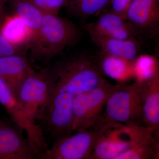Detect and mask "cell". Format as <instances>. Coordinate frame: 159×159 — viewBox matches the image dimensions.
Returning a JSON list of instances; mask_svg holds the SVG:
<instances>
[{
  "label": "cell",
  "instance_id": "20",
  "mask_svg": "<svg viewBox=\"0 0 159 159\" xmlns=\"http://www.w3.org/2000/svg\"><path fill=\"white\" fill-rule=\"evenodd\" d=\"M159 61L155 56L139 54L133 62L134 78L137 81L147 82L159 73Z\"/></svg>",
  "mask_w": 159,
  "mask_h": 159
},
{
  "label": "cell",
  "instance_id": "8",
  "mask_svg": "<svg viewBox=\"0 0 159 159\" xmlns=\"http://www.w3.org/2000/svg\"><path fill=\"white\" fill-rule=\"evenodd\" d=\"M96 125L75 132L53 143L41 157L43 159H89L99 136Z\"/></svg>",
  "mask_w": 159,
  "mask_h": 159
},
{
  "label": "cell",
  "instance_id": "17",
  "mask_svg": "<svg viewBox=\"0 0 159 159\" xmlns=\"http://www.w3.org/2000/svg\"><path fill=\"white\" fill-rule=\"evenodd\" d=\"M147 90L142 107L144 126L155 131L159 129V73L146 82Z\"/></svg>",
  "mask_w": 159,
  "mask_h": 159
},
{
  "label": "cell",
  "instance_id": "16",
  "mask_svg": "<svg viewBox=\"0 0 159 159\" xmlns=\"http://www.w3.org/2000/svg\"><path fill=\"white\" fill-rule=\"evenodd\" d=\"M0 32L12 44L29 48L33 37L31 29L13 14L7 15L0 22Z\"/></svg>",
  "mask_w": 159,
  "mask_h": 159
},
{
  "label": "cell",
  "instance_id": "22",
  "mask_svg": "<svg viewBox=\"0 0 159 159\" xmlns=\"http://www.w3.org/2000/svg\"><path fill=\"white\" fill-rule=\"evenodd\" d=\"M44 14L58 15L63 8H66L68 0H31Z\"/></svg>",
  "mask_w": 159,
  "mask_h": 159
},
{
  "label": "cell",
  "instance_id": "14",
  "mask_svg": "<svg viewBox=\"0 0 159 159\" xmlns=\"http://www.w3.org/2000/svg\"><path fill=\"white\" fill-rule=\"evenodd\" d=\"M32 68L25 54H16L0 58V77L16 97Z\"/></svg>",
  "mask_w": 159,
  "mask_h": 159
},
{
  "label": "cell",
  "instance_id": "23",
  "mask_svg": "<svg viewBox=\"0 0 159 159\" xmlns=\"http://www.w3.org/2000/svg\"><path fill=\"white\" fill-rule=\"evenodd\" d=\"M27 48L12 44L0 32V58L16 54H25V51Z\"/></svg>",
  "mask_w": 159,
  "mask_h": 159
},
{
  "label": "cell",
  "instance_id": "1",
  "mask_svg": "<svg viewBox=\"0 0 159 159\" xmlns=\"http://www.w3.org/2000/svg\"><path fill=\"white\" fill-rule=\"evenodd\" d=\"M51 69L55 87L74 97L93 89L104 79L98 56L86 51L61 57Z\"/></svg>",
  "mask_w": 159,
  "mask_h": 159
},
{
  "label": "cell",
  "instance_id": "24",
  "mask_svg": "<svg viewBox=\"0 0 159 159\" xmlns=\"http://www.w3.org/2000/svg\"><path fill=\"white\" fill-rule=\"evenodd\" d=\"M133 0H111L109 5V10L119 14L125 19V16L129 6Z\"/></svg>",
  "mask_w": 159,
  "mask_h": 159
},
{
  "label": "cell",
  "instance_id": "18",
  "mask_svg": "<svg viewBox=\"0 0 159 159\" xmlns=\"http://www.w3.org/2000/svg\"><path fill=\"white\" fill-rule=\"evenodd\" d=\"M97 56L104 76H107L119 83H124L131 77H134L133 62L100 52Z\"/></svg>",
  "mask_w": 159,
  "mask_h": 159
},
{
  "label": "cell",
  "instance_id": "10",
  "mask_svg": "<svg viewBox=\"0 0 159 159\" xmlns=\"http://www.w3.org/2000/svg\"><path fill=\"white\" fill-rule=\"evenodd\" d=\"M97 126L99 135L90 159H116L129 148L126 125L98 123Z\"/></svg>",
  "mask_w": 159,
  "mask_h": 159
},
{
  "label": "cell",
  "instance_id": "15",
  "mask_svg": "<svg viewBox=\"0 0 159 159\" xmlns=\"http://www.w3.org/2000/svg\"><path fill=\"white\" fill-rule=\"evenodd\" d=\"M90 39L100 53L121 57L132 62L139 55L141 50L142 42L134 38L119 39L94 37Z\"/></svg>",
  "mask_w": 159,
  "mask_h": 159
},
{
  "label": "cell",
  "instance_id": "4",
  "mask_svg": "<svg viewBox=\"0 0 159 159\" xmlns=\"http://www.w3.org/2000/svg\"><path fill=\"white\" fill-rule=\"evenodd\" d=\"M55 87L51 67L36 70L32 68L21 86L16 98L27 116L37 123L42 111Z\"/></svg>",
  "mask_w": 159,
  "mask_h": 159
},
{
  "label": "cell",
  "instance_id": "19",
  "mask_svg": "<svg viewBox=\"0 0 159 159\" xmlns=\"http://www.w3.org/2000/svg\"><path fill=\"white\" fill-rule=\"evenodd\" d=\"M12 14L17 16L33 32V37L38 31L44 13L31 0H9Z\"/></svg>",
  "mask_w": 159,
  "mask_h": 159
},
{
  "label": "cell",
  "instance_id": "2",
  "mask_svg": "<svg viewBox=\"0 0 159 159\" xmlns=\"http://www.w3.org/2000/svg\"><path fill=\"white\" fill-rule=\"evenodd\" d=\"M81 34L77 26L58 15L44 14L41 25L30 46V62H48L68 47L79 42Z\"/></svg>",
  "mask_w": 159,
  "mask_h": 159
},
{
  "label": "cell",
  "instance_id": "3",
  "mask_svg": "<svg viewBox=\"0 0 159 159\" xmlns=\"http://www.w3.org/2000/svg\"><path fill=\"white\" fill-rule=\"evenodd\" d=\"M146 90V82L135 80L129 84H116L98 122L126 126L144 125L142 107Z\"/></svg>",
  "mask_w": 159,
  "mask_h": 159
},
{
  "label": "cell",
  "instance_id": "12",
  "mask_svg": "<svg viewBox=\"0 0 159 159\" xmlns=\"http://www.w3.org/2000/svg\"><path fill=\"white\" fill-rule=\"evenodd\" d=\"M23 131L0 120V159H34L37 154Z\"/></svg>",
  "mask_w": 159,
  "mask_h": 159
},
{
  "label": "cell",
  "instance_id": "21",
  "mask_svg": "<svg viewBox=\"0 0 159 159\" xmlns=\"http://www.w3.org/2000/svg\"><path fill=\"white\" fill-rule=\"evenodd\" d=\"M111 0H81L71 13L82 19L99 14L107 8Z\"/></svg>",
  "mask_w": 159,
  "mask_h": 159
},
{
  "label": "cell",
  "instance_id": "9",
  "mask_svg": "<svg viewBox=\"0 0 159 159\" xmlns=\"http://www.w3.org/2000/svg\"><path fill=\"white\" fill-rule=\"evenodd\" d=\"M125 19L137 39L155 38L159 33V0H133Z\"/></svg>",
  "mask_w": 159,
  "mask_h": 159
},
{
  "label": "cell",
  "instance_id": "5",
  "mask_svg": "<svg viewBox=\"0 0 159 159\" xmlns=\"http://www.w3.org/2000/svg\"><path fill=\"white\" fill-rule=\"evenodd\" d=\"M74 96L55 87L38 121L54 142L74 133Z\"/></svg>",
  "mask_w": 159,
  "mask_h": 159
},
{
  "label": "cell",
  "instance_id": "6",
  "mask_svg": "<svg viewBox=\"0 0 159 159\" xmlns=\"http://www.w3.org/2000/svg\"><path fill=\"white\" fill-rule=\"evenodd\" d=\"M115 85L104 79L96 88L74 97V132L90 128L97 124Z\"/></svg>",
  "mask_w": 159,
  "mask_h": 159
},
{
  "label": "cell",
  "instance_id": "7",
  "mask_svg": "<svg viewBox=\"0 0 159 159\" xmlns=\"http://www.w3.org/2000/svg\"><path fill=\"white\" fill-rule=\"evenodd\" d=\"M0 104L15 125L26 133V137L40 158L49 147L42 129L37 123L29 119L16 96L1 77Z\"/></svg>",
  "mask_w": 159,
  "mask_h": 159
},
{
  "label": "cell",
  "instance_id": "25",
  "mask_svg": "<svg viewBox=\"0 0 159 159\" xmlns=\"http://www.w3.org/2000/svg\"><path fill=\"white\" fill-rule=\"evenodd\" d=\"M9 0H0V22L7 15V6Z\"/></svg>",
  "mask_w": 159,
  "mask_h": 159
},
{
  "label": "cell",
  "instance_id": "26",
  "mask_svg": "<svg viewBox=\"0 0 159 159\" xmlns=\"http://www.w3.org/2000/svg\"><path fill=\"white\" fill-rule=\"evenodd\" d=\"M81 0H68L67 5V9L69 11L72 12L73 10L76 8Z\"/></svg>",
  "mask_w": 159,
  "mask_h": 159
},
{
  "label": "cell",
  "instance_id": "11",
  "mask_svg": "<svg viewBox=\"0 0 159 159\" xmlns=\"http://www.w3.org/2000/svg\"><path fill=\"white\" fill-rule=\"evenodd\" d=\"M127 129L129 148L116 159L159 157V131L152 130L144 125H129L127 126Z\"/></svg>",
  "mask_w": 159,
  "mask_h": 159
},
{
  "label": "cell",
  "instance_id": "13",
  "mask_svg": "<svg viewBox=\"0 0 159 159\" xmlns=\"http://www.w3.org/2000/svg\"><path fill=\"white\" fill-rule=\"evenodd\" d=\"M84 28L90 38L108 37L119 39L136 38L125 19L110 11L104 12L95 21L85 24Z\"/></svg>",
  "mask_w": 159,
  "mask_h": 159
}]
</instances>
